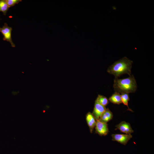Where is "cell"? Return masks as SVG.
Listing matches in <instances>:
<instances>
[{"mask_svg": "<svg viewBox=\"0 0 154 154\" xmlns=\"http://www.w3.org/2000/svg\"><path fill=\"white\" fill-rule=\"evenodd\" d=\"M133 61L126 57H124L115 62L110 66L107 70L108 72L118 78L124 74L131 75Z\"/></svg>", "mask_w": 154, "mask_h": 154, "instance_id": "6da1fadb", "label": "cell"}, {"mask_svg": "<svg viewBox=\"0 0 154 154\" xmlns=\"http://www.w3.org/2000/svg\"><path fill=\"white\" fill-rule=\"evenodd\" d=\"M114 89L119 93H134L137 88L134 76L133 75L129 77L120 79L115 78L113 84Z\"/></svg>", "mask_w": 154, "mask_h": 154, "instance_id": "7a4b0ae2", "label": "cell"}, {"mask_svg": "<svg viewBox=\"0 0 154 154\" xmlns=\"http://www.w3.org/2000/svg\"><path fill=\"white\" fill-rule=\"evenodd\" d=\"M12 28L8 26L6 23H5L4 26L0 27V32L3 35V40L9 42L12 47H15V44L13 43L11 38V31Z\"/></svg>", "mask_w": 154, "mask_h": 154, "instance_id": "3957f363", "label": "cell"}, {"mask_svg": "<svg viewBox=\"0 0 154 154\" xmlns=\"http://www.w3.org/2000/svg\"><path fill=\"white\" fill-rule=\"evenodd\" d=\"M96 120L95 127V133L100 136H106L108 133L109 131L108 124L106 123Z\"/></svg>", "mask_w": 154, "mask_h": 154, "instance_id": "277c9868", "label": "cell"}, {"mask_svg": "<svg viewBox=\"0 0 154 154\" xmlns=\"http://www.w3.org/2000/svg\"><path fill=\"white\" fill-rule=\"evenodd\" d=\"M112 140L116 141L124 145H125L132 137L131 134H112Z\"/></svg>", "mask_w": 154, "mask_h": 154, "instance_id": "5b68a950", "label": "cell"}, {"mask_svg": "<svg viewBox=\"0 0 154 154\" xmlns=\"http://www.w3.org/2000/svg\"><path fill=\"white\" fill-rule=\"evenodd\" d=\"M105 107L99 103L95 100L93 110L92 113L96 119H99L106 109Z\"/></svg>", "mask_w": 154, "mask_h": 154, "instance_id": "8992f818", "label": "cell"}, {"mask_svg": "<svg viewBox=\"0 0 154 154\" xmlns=\"http://www.w3.org/2000/svg\"><path fill=\"white\" fill-rule=\"evenodd\" d=\"M116 128L115 130L118 129L121 132L126 134H131L134 131L130 124L125 121L121 122L116 125Z\"/></svg>", "mask_w": 154, "mask_h": 154, "instance_id": "52a82bcc", "label": "cell"}, {"mask_svg": "<svg viewBox=\"0 0 154 154\" xmlns=\"http://www.w3.org/2000/svg\"><path fill=\"white\" fill-rule=\"evenodd\" d=\"M86 120L91 133H92L96 124V120L92 114L88 112L86 115Z\"/></svg>", "mask_w": 154, "mask_h": 154, "instance_id": "ba28073f", "label": "cell"}, {"mask_svg": "<svg viewBox=\"0 0 154 154\" xmlns=\"http://www.w3.org/2000/svg\"><path fill=\"white\" fill-rule=\"evenodd\" d=\"M113 117V114L112 112L108 108H107L102 114L98 120L107 123L112 119Z\"/></svg>", "mask_w": 154, "mask_h": 154, "instance_id": "9c48e42d", "label": "cell"}, {"mask_svg": "<svg viewBox=\"0 0 154 154\" xmlns=\"http://www.w3.org/2000/svg\"><path fill=\"white\" fill-rule=\"evenodd\" d=\"M108 100L114 104L119 105L122 103L121 94L116 92L110 97Z\"/></svg>", "mask_w": 154, "mask_h": 154, "instance_id": "30bf717a", "label": "cell"}, {"mask_svg": "<svg viewBox=\"0 0 154 154\" xmlns=\"http://www.w3.org/2000/svg\"><path fill=\"white\" fill-rule=\"evenodd\" d=\"M121 101L125 105L127 106L128 108L127 110L131 112H133V111L130 109L128 106V101L129 100V98L128 93H123L121 94Z\"/></svg>", "mask_w": 154, "mask_h": 154, "instance_id": "8fae6325", "label": "cell"}, {"mask_svg": "<svg viewBox=\"0 0 154 154\" xmlns=\"http://www.w3.org/2000/svg\"><path fill=\"white\" fill-rule=\"evenodd\" d=\"M9 8L5 0H0V12H3L4 15H6Z\"/></svg>", "mask_w": 154, "mask_h": 154, "instance_id": "7c38bea8", "label": "cell"}, {"mask_svg": "<svg viewBox=\"0 0 154 154\" xmlns=\"http://www.w3.org/2000/svg\"><path fill=\"white\" fill-rule=\"evenodd\" d=\"M96 100L100 104L105 107L109 103L108 100L106 97L100 95H98Z\"/></svg>", "mask_w": 154, "mask_h": 154, "instance_id": "4fadbf2b", "label": "cell"}, {"mask_svg": "<svg viewBox=\"0 0 154 154\" xmlns=\"http://www.w3.org/2000/svg\"><path fill=\"white\" fill-rule=\"evenodd\" d=\"M9 7L14 6L15 5L18 4L22 1L21 0H5Z\"/></svg>", "mask_w": 154, "mask_h": 154, "instance_id": "5bb4252c", "label": "cell"}]
</instances>
